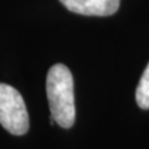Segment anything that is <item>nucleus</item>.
Wrapping results in <instances>:
<instances>
[{"label":"nucleus","mask_w":149,"mask_h":149,"mask_svg":"<svg viewBox=\"0 0 149 149\" xmlns=\"http://www.w3.org/2000/svg\"><path fill=\"white\" fill-rule=\"evenodd\" d=\"M0 124L16 136L24 135L29 129V115L21 94L5 83H0Z\"/></svg>","instance_id":"f03ea898"},{"label":"nucleus","mask_w":149,"mask_h":149,"mask_svg":"<svg viewBox=\"0 0 149 149\" xmlns=\"http://www.w3.org/2000/svg\"><path fill=\"white\" fill-rule=\"evenodd\" d=\"M47 95L51 116L63 128L75 122L74 82L71 71L64 64H54L47 76Z\"/></svg>","instance_id":"f257e3e1"},{"label":"nucleus","mask_w":149,"mask_h":149,"mask_svg":"<svg viewBox=\"0 0 149 149\" xmlns=\"http://www.w3.org/2000/svg\"><path fill=\"white\" fill-rule=\"evenodd\" d=\"M136 102L143 109H149V63L136 90Z\"/></svg>","instance_id":"20e7f679"},{"label":"nucleus","mask_w":149,"mask_h":149,"mask_svg":"<svg viewBox=\"0 0 149 149\" xmlns=\"http://www.w3.org/2000/svg\"><path fill=\"white\" fill-rule=\"evenodd\" d=\"M61 3L74 13L83 16L107 17L119 8L120 0H60Z\"/></svg>","instance_id":"7ed1b4c3"}]
</instances>
